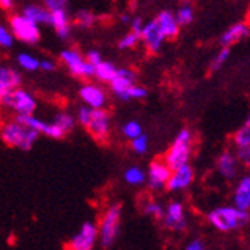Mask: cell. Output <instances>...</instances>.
Instances as JSON below:
<instances>
[{"mask_svg":"<svg viewBox=\"0 0 250 250\" xmlns=\"http://www.w3.org/2000/svg\"><path fill=\"white\" fill-rule=\"evenodd\" d=\"M15 36L12 30L6 26H0V47L2 48H11L14 45Z\"/></svg>","mask_w":250,"mask_h":250,"instance_id":"cell-36","label":"cell"},{"mask_svg":"<svg viewBox=\"0 0 250 250\" xmlns=\"http://www.w3.org/2000/svg\"><path fill=\"white\" fill-rule=\"evenodd\" d=\"M249 35H250V27L246 22H235V24H232L231 27L225 30V33L220 38V43H222V47H231V45L243 41Z\"/></svg>","mask_w":250,"mask_h":250,"instance_id":"cell-22","label":"cell"},{"mask_svg":"<svg viewBox=\"0 0 250 250\" xmlns=\"http://www.w3.org/2000/svg\"><path fill=\"white\" fill-rule=\"evenodd\" d=\"M17 62H18V64L22 67V69L29 71V72H33V71L39 69V66H41V60H38L35 56H32L29 53H20L17 56Z\"/></svg>","mask_w":250,"mask_h":250,"instance_id":"cell-30","label":"cell"},{"mask_svg":"<svg viewBox=\"0 0 250 250\" xmlns=\"http://www.w3.org/2000/svg\"><path fill=\"white\" fill-rule=\"evenodd\" d=\"M21 83H22V77L20 71L14 69L11 66L0 67V98L18 88Z\"/></svg>","mask_w":250,"mask_h":250,"instance_id":"cell-18","label":"cell"},{"mask_svg":"<svg viewBox=\"0 0 250 250\" xmlns=\"http://www.w3.org/2000/svg\"><path fill=\"white\" fill-rule=\"evenodd\" d=\"M143 29H144V21H143V18H141V17H135V18H132L130 30H133V32H136L138 35H141V33H143Z\"/></svg>","mask_w":250,"mask_h":250,"instance_id":"cell-40","label":"cell"},{"mask_svg":"<svg viewBox=\"0 0 250 250\" xmlns=\"http://www.w3.org/2000/svg\"><path fill=\"white\" fill-rule=\"evenodd\" d=\"M232 201L235 207L250 211V175H244L238 180L234 189Z\"/></svg>","mask_w":250,"mask_h":250,"instance_id":"cell-21","label":"cell"},{"mask_svg":"<svg viewBox=\"0 0 250 250\" xmlns=\"http://www.w3.org/2000/svg\"><path fill=\"white\" fill-rule=\"evenodd\" d=\"M99 241V225L84 222L77 234L66 243V250H95Z\"/></svg>","mask_w":250,"mask_h":250,"instance_id":"cell-8","label":"cell"},{"mask_svg":"<svg viewBox=\"0 0 250 250\" xmlns=\"http://www.w3.org/2000/svg\"><path fill=\"white\" fill-rule=\"evenodd\" d=\"M156 21H157L159 27H161V30L164 32L167 39H174L178 36L181 26H180L175 14H172L171 11H162V12L157 14Z\"/></svg>","mask_w":250,"mask_h":250,"instance_id":"cell-20","label":"cell"},{"mask_svg":"<svg viewBox=\"0 0 250 250\" xmlns=\"http://www.w3.org/2000/svg\"><path fill=\"white\" fill-rule=\"evenodd\" d=\"M130 148L132 151H135L136 154H146L150 148V141L147 135H140L136 138L130 140Z\"/></svg>","mask_w":250,"mask_h":250,"instance_id":"cell-34","label":"cell"},{"mask_svg":"<svg viewBox=\"0 0 250 250\" xmlns=\"http://www.w3.org/2000/svg\"><path fill=\"white\" fill-rule=\"evenodd\" d=\"M85 57H87V60L92 63V64H95V66H98L101 62H104V59H102V54L99 53V51H96V50H90L87 54H85Z\"/></svg>","mask_w":250,"mask_h":250,"instance_id":"cell-39","label":"cell"},{"mask_svg":"<svg viewBox=\"0 0 250 250\" xmlns=\"http://www.w3.org/2000/svg\"><path fill=\"white\" fill-rule=\"evenodd\" d=\"M232 141L237 148H244L250 146V114L246 119V122L235 130Z\"/></svg>","mask_w":250,"mask_h":250,"instance_id":"cell-26","label":"cell"},{"mask_svg":"<svg viewBox=\"0 0 250 250\" xmlns=\"http://www.w3.org/2000/svg\"><path fill=\"white\" fill-rule=\"evenodd\" d=\"M229 54H231L229 47H222V50L214 56V59H213V62H211V64H210V71H211V72L219 71L220 67H222L226 62H228Z\"/></svg>","mask_w":250,"mask_h":250,"instance_id":"cell-35","label":"cell"},{"mask_svg":"<svg viewBox=\"0 0 250 250\" xmlns=\"http://www.w3.org/2000/svg\"><path fill=\"white\" fill-rule=\"evenodd\" d=\"M42 3H43L45 8L53 12V11H57V9H64L66 5H67V0H42Z\"/></svg>","mask_w":250,"mask_h":250,"instance_id":"cell-38","label":"cell"},{"mask_svg":"<svg viewBox=\"0 0 250 250\" xmlns=\"http://www.w3.org/2000/svg\"><path fill=\"white\" fill-rule=\"evenodd\" d=\"M240 157L238 154L232 153L231 150H225L217 157V171L219 174L226 180H234L238 175V167H240Z\"/></svg>","mask_w":250,"mask_h":250,"instance_id":"cell-17","label":"cell"},{"mask_svg":"<svg viewBox=\"0 0 250 250\" xmlns=\"http://www.w3.org/2000/svg\"><path fill=\"white\" fill-rule=\"evenodd\" d=\"M207 220L219 232H232L250 222V211L241 210L235 206H223L213 208L207 214Z\"/></svg>","mask_w":250,"mask_h":250,"instance_id":"cell-1","label":"cell"},{"mask_svg":"<svg viewBox=\"0 0 250 250\" xmlns=\"http://www.w3.org/2000/svg\"><path fill=\"white\" fill-rule=\"evenodd\" d=\"M185 250H206V244H204L202 240L195 238V240H192V241L186 246Z\"/></svg>","mask_w":250,"mask_h":250,"instance_id":"cell-42","label":"cell"},{"mask_svg":"<svg viewBox=\"0 0 250 250\" xmlns=\"http://www.w3.org/2000/svg\"><path fill=\"white\" fill-rule=\"evenodd\" d=\"M96 67V72H95V77L102 81V83H111V80L116 77L117 71H119V67L114 64V63H111V62H101Z\"/></svg>","mask_w":250,"mask_h":250,"instance_id":"cell-24","label":"cell"},{"mask_svg":"<svg viewBox=\"0 0 250 250\" xmlns=\"http://www.w3.org/2000/svg\"><path fill=\"white\" fill-rule=\"evenodd\" d=\"M22 14L33 20L36 24H48L51 22V11L39 5H27L22 9Z\"/></svg>","mask_w":250,"mask_h":250,"instance_id":"cell-23","label":"cell"},{"mask_svg":"<svg viewBox=\"0 0 250 250\" xmlns=\"http://www.w3.org/2000/svg\"><path fill=\"white\" fill-rule=\"evenodd\" d=\"M39 69H42L43 72H54L56 71V62H53L50 59H43V60H41Z\"/></svg>","mask_w":250,"mask_h":250,"instance_id":"cell-41","label":"cell"},{"mask_svg":"<svg viewBox=\"0 0 250 250\" xmlns=\"http://www.w3.org/2000/svg\"><path fill=\"white\" fill-rule=\"evenodd\" d=\"M122 133L125 138L127 140H133L136 136L143 135V126L136 122V120H130V122H126L123 126H122Z\"/></svg>","mask_w":250,"mask_h":250,"instance_id":"cell-33","label":"cell"},{"mask_svg":"<svg viewBox=\"0 0 250 250\" xmlns=\"http://www.w3.org/2000/svg\"><path fill=\"white\" fill-rule=\"evenodd\" d=\"M192 146H193V133L189 129H181L165 154V162L172 169L189 164L192 156Z\"/></svg>","mask_w":250,"mask_h":250,"instance_id":"cell-3","label":"cell"},{"mask_svg":"<svg viewBox=\"0 0 250 250\" xmlns=\"http://www.w3.org/2000/svg\"><path fill=\"white\" fill-rule=\"evenodd\" d=\"M164 228L174 231V232H181L188 228V217L183 204L180 201H171L165 207V216L162 219Z\"/></svg>","mask_w":250,"mask_h":250,"instance_id":"cell-11","label":"cell"},{"mask_svg":"<svg viewBox=\"0 0 250 250\" xmlns=\"http://www.w3.org/2000/svg\"><path fill=\"white\" fill-rule=\"evenodd\" d=\"M53 122L64 132V133H69L71 130L75 129V125L78 123L77 117H74L69 112H57L54 116Z\"/></svg>","mask_w":250,"mask_h":250,"instance_id":"cell-27","label":"cell"},{"mask_svg":"<svg viewBox=\"0 0 250 250\" xmlns=\"http://www.w3.org/2000/svg\"><path fill=\"white\" fill-rule=\"evenodd\" d=\"M96 22V15L88 11V9H81L75 14V24L83 29H90L93 27Z\"/></svg>","mask_w":250,"mask_h":250,"instance_id":"cell-29","label":"cell"},{"mask_svg":"<svg viewBox=\"0 0 250 250\" xmlns=\"http://www.w3.org/2000/svg\"><path fill=\"white\" fill-rule=\"evenodd\" d=\"M172 174V168L161 159L157 161H153L148 167L147 171V186L150 190L157 192V190H162L168 186V181L171 178Z\"/></svg>","mask_w":250,"mask_h":250,"instance_id":"cell-10","label":"cell"},{"mask_svg":"<svg viewBox=\"0 0 250 250\" xmlns=\"http://www.w3.org/2000/svg\"><path fill=\"white\" fill-rule=\"evenodd\" d=\"M193 178H195V172L189 164H186L183 167H178V168L172 169V174H171V178L168 181L167 189L171 192L186 190L193 183Z\"/></svg>","mask_w":250,"mask_h":250,"instance_id":"cell-16","label":"cell"},{"mask_svg":"<svg viewBox=\"0 0 250 250\" xmlns=\"http://www.w3.org/2000/svg\"><path fill=\"white\" fill-rule=\"evenodd\" d=\"M81 101L84 102V105L95 108V109H101L106 106L108 98H106V92L95 83H87L84 85H81L80 92H78Z\"/></svg>","mask_w":250,"mask_h":250,"instance_id":"cell-14","label":"cell"},{"mask_svg":"<svg viewBox=\"0 0 250 250\" xmlns=\"http://www.w3.org/2000/svg\"><path fill=\"white\" fill-rule=\"evenodd\" d=\"M193 15H195V11L192 8V5L189 2H185L181 3L175 12V17L180 22V26H188L190 24V22L193 21Z\"/></svg>","mask_w":250,"mask_h":250,"instance_id":"cell-28","label":"cell"},{"mask_svg":"<svg viewBox=\"0 0 250 250\" xmlns=\"http://www.w3.org/2000/svg\"><path fill=\"white\" fill-rule=\"evenodd\" d=\"M120 21L123 22V24H126V26H130V22H132V17H130L129 14L123 12V14H120Z\"/></svg>","mask_w":250,"mask_h":250,"instance_id":"cell-45","label":"cell"},{"mask_svg":"<svg viewBox=\"0 0 250 250\" xmlns=\"http://www.w3.org/2000/svg\"><path fill=\"white\" fill-rule=\"evenodd\" d=\"M123 178L129 186H143L147 183V172H144L140 167H129L125 171Z\"/></svg>","mask_w":250,"mask_h":250,"instance_id":"cell-25","label":"cell"},{"mask_svg":"<svg viewBox=\"0 0 250 250\" xmlns=\"http://www.w3.org/2000/svg\"><path fill=\"white\" fill-rule=\"evenodd\" d=\"M9 29L12 30L15 39L24 42V43H36L41 38L39 24L24 14H12L8 18Z\"/></svg>","mask_w":250,"mask_h":250,"instance_id":"cell-5","label":"cell"},{"mask_svg":"<svg viewBox=\"0 0 250 250\" xmlns=\"http://www.w3.org/2000/svg\"><path fill=\"white\" fill-rule=\"evenodd\" d=\"M147 95H148V92H147L146 87L135 84L132 87V92H130V99H133V101H141V99H146Z\"/></svg>","mask_w":250,"mask_h":250,"instance_id":"cell-37","label":"cell"},{"mask_svg":"<svg viewBox=\"0 0 250 250\" xmlns=\"http://www.w3.org/2000/svg\"><path fill=\"white\" fill-rule=\"evenodd\" d=\"M140 41H141V35L130 30L129 33H126L120 38V41L117 42V47L120 50H133L136 45L140 43Z\"/></svg>","mask_w":250,"mask_h":250,"instance_id":"cell-32","label":"cell"},{"mask_svg":"<svg viewBox=\"0 0 250 250\" xmlns=\"http://www.w3.org/2000/svg\"><path fill=\"white\" fill-rule=\"evenodd\" d=\"M15 119H18L22 123H26L32 129L38 130L39 133H43L45 136H50L53 140H60L66 135L54 122H45L42 119L35 117L33 114H22V116H17Z\"/></svg>","mask_w":250,"mask_h":250,"instance_id":"cell-15","label":"cell"},{"mask_svg":"<svg viewBox=\"0 0 250 250\" xmlns=\"http://www.w3.org/2000/svg\"><path fill=\"white\" fill-rule=\"evenodd\" d=\"M135 72L127 69V67H119L116 77L111 80L109 88L112 95L120 101H130V92L135 83Z\"/></svg>","mask_w":250,"mask_h":250,"instance_id":"cell-12","label":"cell"},{"mask_svg":"<svg viewBox=\"0 0 250 250\" xmlns=\"http://www.w3.org/2000/svg\"><path fill=\"white\" fill-rule=\"evenodd\" d=\"M60 62L66 66V69L77 78H92V77H95V72H96L95 64L90 63L87 60V57L83 56L75 48L63 50L60 53Z\"/></svg>","mask_w":250,"mask_h":250,"instance_id":"cell-6","label":"cell"},{"mask_svg":"<svg viewBox=\"0 0 250 250\" xmlns=\"http://www.w3.org/2000/svg\"><path fill=\"white\" fill-rule=\"evenodd\" d=\"M39 135L41 133L38 130L32 129L26 123L20 122L18 119L6 122L2 126V132H0L2 141L8 147L18 148V150H30Z\"/></svg>","mask_w":250,"mask_h":250,"instance_id":"cell-2","label":"cell"},{"mask_svg":"<svg viewBox=\"0 0 250 250\" xmlns=\"http://www.w3.org/2000/svg\"><path fill=\"white\" fill-rule=\"evenodd\" d=\"M0 6H2V9H5V11H9L14 6V0H0Z\"/></svg>","mask_w":250,"mask_h":250,"instance_id":"cell-44","label":"cell"},{"mask_svg":"<svg viewBox=\"0 0 250 250\" xmlns=\"http://www.w3.org/2000/svg\"><path fill=\"white\" fill-rule=\"evenodd\" d=\"M87 132L92 135V138L101 144L106 143L109 135H111V117L108 112L101 108V109H92V114L88 117L87 125L84 126Z\"/></svg>","mask_w":250,"mask_h":250,"instance_id":"cell-9","label":"cell"},{"mask_svg":"<svg viewBox=\"0 0 250 250\" xmlns=\"http://www.w3.org/2000/svg\"><path fill=\"white\" fill-rule=\"evenodd\" d=\"M165 35L164 32L159 27L156 18L146 22L144 24V29H143V33H141V42L144 43V47L148 53H159L164 47V42H165Z\"/></svg>","mask_w":250,"mask_h":250,"instance_id":"cell-13","label":"cell"},{"mask_svg":"<svg viewBox=\"0 0 250 250\" xmlns=\"http://www.w3.org/2000/svg\"><path fill=\"white\" fill-rule=\"evenodd\" d=\"M144 214L156 219V220H162L164 216H165V207L162 206L161 202H157V201H147L144 204Z\"/></svg>","mask_w":250,"mask_h":250,"instance_id":"cell-31","label":"cell"},{"mask_svg":"<svg viewBox=\"0 0 250 250\" xmlns=\"http://www.w3.org/2000/svg\"><path fill=\"white\" fill-rule=\"evenodd\" d=\"M240 161L244 162V164H250V146L249 147H244V148H238L237 151Z\"/></svg>","mask_w":250,"mask_h":250,"instance_id":"cell-43","label":"cell"},{"mask_svg":"<svg viewBox=\"0 0 250 250\" xmlns=\"http://www.w3.org/2000/svg\"><path fill=\"white\" fill-rule=\"evenodd\" d=\"M50 26L54 27L57 36L60 39H67L71 36L72 26H71V17L67 14L66 8L64 9H57L51 12V22Z\"/></svg>","mask_w":250,"mask_h":250,"instance_id":"cell-19","label":"cell"},{"mask_svg":"<svg viewBox=\"0 0 250 250\" xmlns=\"http://www.w3.org/2000/svg\"><path fill=\"white\" fill-rule=\"evenodd\" d=\"M0 102L8 109L14 111L17 116L33 114L36 109V98L30 92H27V90L20 87L0 98Z\"/></svg>","mask_w":250,"mask_h":250,"instance_id":"cell-7","label":"cell"},{"mask_svg":"<svg viewBox=\"0 0 250 250\" xmlns=\"http://www.w3.org/2000/svg\"><path fill=\"white\" fill-rule=\"evenodd\" d=\"M122 226V206L112 204L109 206L99 222V243L102 247L108 249L116 243Z\"/></svg>","mask_w":250,"mask_h":250,"instance_id":"cell-4","label":"cell"}]
</instances>
